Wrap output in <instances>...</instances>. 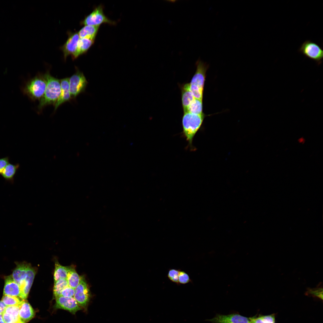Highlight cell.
Here are the masks:
<instances>
[{"instance_id":"6da1fadb","label":"cell","mask_w":323,"mask_h":323,"mask_svg":"<svg viewBox=\"0 0 323 323\" xmlns=\"http://www.w3.org/2000/svg\"><path fill=\"white\" fill-rule=\"evenodd\" d=\"M44 74L47 84L44 94L39 100L38 109L39 112L48 105L54 106L61 92L60 80L52 76L49 71Z\"/></svg>"},{"instance_id":"7a4b0ae2","label":"cell","mask_w":323,"mask_h":323,"mask_svg":"<svg viewBox=\"0 0 323 323\" xmlns=\"http://www.w3.org/2000/svg\"><path fill=\"white\" fill-rule=\"evenodd\" d=\"M204 118L203 113L196 115L188 112L184 113L182 119L183 134L192 148L193 138L200 127Z\"/></svg>"},{"instance_id":"3957f363","label":"cell","mask_w":323,"mask_h":323,"mask_svg":"<svg viewBox=\"0 0 323 323\" xmlns=\"http://www.w3.org/2000/svg\"><path fill=\"white\" fill-rule=\"evenodd\" d=\"M46 84L44 74L38 73L26 83L22 91L31 100H39L44 94Z\"/></svg>"},{"instance_id":"277c9868","label":"cell","mask_w":323,"mask_h":323,"mask_svg":"<svg viewBox=\"0 0 323 323\" xmlns=\"http://www.w3.org/2000/svg\"><path fill=\"white\" fill-rule=\"evenodd\" d=\"M299 51L305 56L315 61L318 65L322 62L323 50L317 44L310 40H307L301 45Z\"/></svg>"},{"instance_id":"5b68a950","label":"cell","mask_w":323,"mask_h":323,"mask_svg":"<svg viewBox=\"0 0 323 323\" xmlns=\"http://www.w3.org/2000/svg\"><path fill=\"white\" fill-rule=\"evenodd\" d=\"M69 88L71 99H75L85 90L87 81L83 73L78 69L69 78Z\"/></svg>"},{"instance_id":"8992f818","label":"cell","mask_w":323,"mask_h":323,"mask_svg":"<svg viewBox=\"0 0 323 323\" xmlns=\"http://www.w3.org/2000/svg\"><path fill=\"white\" fill-rule=\"evenodd\" d=\"M103 23L114 24L115 23L109 19L104 14L103 7L100 6L96 8L82 21L81 24L85 25L99 26Z\"/></svg>"},{"instance_id":"52a82bcc","label":"cell","mask_w":323,"mask_h":323,"mask_svg":"<svg viewBox=\"0 0 323 323\" xmlns=\"http://www.w3.org/2000/svg\"><path fill=\"white\" fill-rule=\"evenodd\" d=\"M91 297L90 293L84 278L80 277L79 283L75 289L74 298L80 307L86 308Z\"/></svg>"},{"instance_id":"ba28073f","label":"cell","mask_w":323,"mask_h":323,"mask_svg":"<svg viewBox=\"0 0 323 323\" xmlns=\"http://www.w3.org/2000/svg\"><path fill=\"white\" fill-rule=\"evenodd\" d=\"M68 38L65 43L61 47L65 60L67 57L71 55L73 60L77 58V44L79 36L77 32H69Z\"/></svg>"},{"instance_id":"9c48e42d","label":"cell","mask_w":323,"mask_h":323,"mask_svg":"<svg viewBox=\"0 0 323 323\" xmlns=\"http://www.w3.org/2000/svg\"><path fill=\"white\" fill-rule=\"evenodd\" d=\"M196 71L189 84L203 90L206 73L209 65L200 59L196 62Z\"/></svg>"},{"instance_id":"30bf717a","label":"cell","mask_w":323,"mask_h":323,"mask_svg":"<svg viewBox=\"0 0 323 323\" xmlns=\"http://www.w3.org/2000/svg\"><path fill=\"white\" fill-rule=\"evenodd\" d=\"M208 321L213 323H250L249 318L238 314L218 315Z\"/></svg>"},{"instance_id":"8fae6325","label":"cell","mask_w":323,"mask_h":323,"mask_svg":"<svg viewBox=\"0 0 323 323\" xmlns=\"http://www.w3.org/2000/svg\"><path fill=\"white\" fill-rule=\"evenodd\" d=\"M56 299L55 306L57 308L67 310L73 314L81 309L74 297L69 298L60 296Z\"/></svg>"},{"instance_id":"7c38bea8","label":"cell","mask_w":323,"mask_h":323,"mask_svg":"<svg viewBox=\"0 0 323 323\" xmlns=\"http://www.w3.org/2000/svg\"><path fill=\"white\" fill-rule=\"evenodd\" d=\"M35 274L36 272L33 268L29 265L27 269L25 278L19 286L21 292L20 297L21 299L26 300L27 298Z\"/></svg>"},{"instance_id":"4fadbf2b","label":"cell","mask_w":323,"mask_h":323,"mask_svg":"<svg viewBox=\"0 0 323 323\" xmlns=\"http://www.w3.org/2000/svg\"><path fill=\"white\" fill-rule=\"evenodd\" d=\"M69 78L66 77L60 80L61 92L60 95L54 105V112L64 103L69 101L71 99L69 88Z\"/></svg>"},{"instance_id":"5bb4252c","label":"cell","mask_w":323,"mask_h":323,"mask_svg":"<svg viewBox=\"0 0 323 323\" xmlns=\"http://www.w3.org/2000/svg\"><path fill=\"white\" fill-rule=\"evenodd\" d=\"M21 293L20 287L13 280L12 275L4 277L3 295L16 297L20 298Z\"/></svg>"},{"instance_id":"9a60e30c","label":"cell","mask_w":323,"mask_h":323,"mask_svg":"<svg viewBox=\"0 0 323 323\" xmlns=\"http://www.w3.org/2000/svg\"><path fill=\"white\" fill-rule=\"evenodd\" d=\"M19 307V318L23 323L28 322L34 317L35 315L34 310L25 300H22Z\"/></svg>"},{"instance_id":"2e32d148","label":"cell","mask_w":323,"mask_h":323,"mask_svg":"<svg viewBox=\"0 0 323 323\" xmlns=\"http://www.w3.org/2000/svg\"><path fill=\"white\" fill-rule=\"evenodd\" d=\"M16 263V267L11 275L13 280L20 286L25 278L29 264L24 262Z\"/></svg>"},{"instance_id":"e0dca14e","label":"cell","mask_w":323,"mask_h":323,"mask_svg":"<svg viewBox=\"0 0 323 323\" xmlns=\"http://www.w3.org/2000/svg\"><path fill=\"white\" fill-rule=\"evenodd\" d=\"M182 100L184 112L195 98L191 92L189 83H186L181 86Z\"/></svg>"},{"instance_id":"ac0fdd59","label":"cell","mask_w":323,"mask_h":323,"mask_svg":"<svg viewBox=\"0 0 323 323\" xmlns=\"http://www.w3.org/2000/svg\"><path fill=\"white\" fill-rule=\"evenodd\" d=\"M99 26L86 25L78 33L80 38H86L94 40L97 33Z\"/></svg>"},{"instance_id":"d6986e66","label":"cell","mask_w":323,"mask_h":323,"mask_svg":"<svg viewBox=\"0 0 323 323\" xmlns=\"http://www.w3.org/2000/svg\"><path fill=\"white\" fill-rule=\"evenodd\" d=\"M19 167L20 164L18 163L14 164L9 163L4 169L1 175L5 179L12 181Z\"/></svg>"},{"instance_id":"ffe728a7","label":"cell","mask_w":323,"mask_h":323,"mask_svg":"<svg viewBox=\"0 0 323 323\" xmlns=\"http://www.w3.org/2000/svg\"><path fill=\"white\" fill-rule=\"evenodd\" d=\"M66 279L68 286L75 289L79 283L80 277L74 268L71 267H68V273Z\"/></svg>"},{"instance_id":"44dd1931","label":"cell","mask_w":323,"mask_h":323,"mask_svg":"<svg viewBox=\"0 0 323 323\" xmlns=\"http://www.w3.org/2000/svg\"><path fill=\"white\" fill-rule=\"evenodd\" d=\"M94 40L86 38H80L77 44V58L88 50L94 42Z\"/></svg>"},{"instance_id":"7402d4cb","label":"cell","mask_w":323,"mask_h":323,"mask_svg":"<svg viewBox=\"0 0 323 323\" xmlns=\"http://www.w3.org/2000/svg\"><path fill=\"white\" fill-rule=\"evenodd\" d=\"M186 112L196 115L203 114L202 100L195 98L184 113Z\"/></svg>"},{"instance_id":"603a6c76","label":"cell","mask_w":323,"mask_h":323,"mask_svg":"<svg viewBox=\"0 0 323 323\" xmlns=\"http://www.w3.org/2000/svg\"><path fill=\"white\" fill-rule=\"evenodd\" d=\"M68 273V267L62 266L56 262L54 273V282L59 279H66Z\"/></svg>"},{"instance_id":"cb8c5ba5","label":"cell","mask_w":323,"mask_h":323,"mask_svg":"<svg viewBox=\"0 0 323 323\" xmlns=\"http://www.w3.org/2000/svg\"><path fill=\"white\" fill-rule=\"evenodd\" d=\"M53 293L55 298L61 296L62 291L68 286L66 279H59L54 282Z\"/></svg>"},{"instance_id":"d4e9b609","label":"cell","mask_w":323,"mask_h":323,"mask_svg":"<svg viewBox=\"0 0 323 323\" xmlns=\"http://www.w3.org/2000/svg\"><path fill=\"white\" fill-rule=\"evenodd\" d=\"M322 282H320L316 288H308L306 292V294L307 295L317 297L322 300Z\"/></svg>"},{"instance_id":"484cf974","label":"cell","mask_w":323,"mask_h":323,"mask_svg":"<svg viewBox=\"0 0 323 323\" xmlns=\"http://www.w3.org/2000/svg\"><path fill=\"white\" fill-rule=\"evenodd\" d=\"M16 297L3 295L1 301L7 306L19 305L22 300Z\"/></svg>"},{"instance_id":"4316f807","label":"cell","mask_w":323,"mask_h":323,"mask_svg":"<svg viewBox=\"0 0 323 323\" xmlns=\"http://www.w3.org/2000/svg\"><path fill=\"white\" fill-rule=\"evenodd\" d=\"M180 269H170L168 270L167 277L172 282L177 285H180L178 281L179 274Z\"/></svg>"},{"instance_id":"83f0119b","label":"cell","mask_w":323,"mask_h":323,"mask_svg":"<svg viewBox=\"0 0 323 323\" xmlns=\"http://www.w3.org/2000/svg\"><path fill=\"white\" fill-rule=\"evenodd\" d=\"M19 305L7 306L4 311L6 313L17 318H19Z\"/></svg>"},{"instance_id":"f1b7e54d","label":"cell","mask_w":323,"mask_h":323,"mask_svg":"<svg viewBox=\"0 0 323 323\" xmlns=\"http://www.w3.org/2000/svg\"><path fill=\"white\" fill-rule=\"evenodd\" d=\"M189 85L190 90L195 99L202 100L203 90L192 85Z\"/></svg>"},{"instance_id":"f546056e","label":"cell","mask_w":323,"mask_h":323,"mask_svg":"<svg viewBox=\"0 0 323 323\" xmlns=\"http://www.w3.org/2000/svg\"><path fill=\"white\" fill-rule=\"evenodd\" d=\"M178 281L180 284H186L192 282L189 275L185 272L180 269L179 274Z\"/></svg>"},{"instance_id":"4dcf8cb0","label":"cell","mask_w":323,"mask_h":323,"mask_svg":"<svg viewBox=\"0 0 323 323\" xmlns=\"http://www.w3.org/2000/svg\"><path fill=\"white\" fill-rule=\"evenodd\" d=\"M3 319L5 323H14L20 319L19 318L14 317L3 312L2 313Z\"/></svg>"},{"instance_id":"1f68e13d","label":"cell","mask_w":323,"mask_h":323,"mask_svg":"<svg viewBox=\"0 0 323 323\" xmlns=\"http://www.w3.org/2000/svg\"><path fill=\"white\" fill-rule=\"evenodd\" d=\"M74 293L75 289L68 286L62 291L61 296L65 297H74Z\"/></svg>"},{"instance_id":"d6a6232c","label":"cell","mask_w":323,"mask_h":323,"mask_svg":"<svg viewBox=\"0 0 323 323\" xmlns=\"http://www.w3.org/2000/svg\"><path fill=\"white\" fill-rule=\"evenodd\" d=\"M9 163L8 156L0 158V175H1L4 169Z\"/></svg>"},{"instance_id":"836d02e7","label":"cell","mask_w":323,"mask_h":323,"mask_svg":"<svg viewBox=\"0 0 323 323\" xmlns=\"http://www.w3.org/2000/svg\"><path fill=\"white\" fill-rule=\"evenodd\" d=\"M7 306L1 300L0 301V307L4 310Z\"/></svg>"},{"instance_id":"e575fe53","label":"cell","mask_w":323,"mask_h":323,"mask_svg":"<svg viewBox=\"0 0 323 323\" xmlns=\"http://www.w3.org/2000/svg\"><path fill=\"white\" fill-rule=\"evenodd\" d=\"M4 310L0 307V314H2Z\"/></svg>"},{"instance_id":"d590c367","label":"cell","mask_w":323,"mask_h":323,"mask_svg":"<svg viewBox=\"0 0 323 323\" xmlns=\"http://www.w3.org/2000/svg\"><path fill=\"white\" fill-rule=\"evenodd\" d=\"M2 320H3V319L2 315V314H0V321Z\"/></svg>"},{"instance_id":"8d00e7d4","label":"cell","mask_w":323,"mask_h":323,"mask_svg":"<svg viewBox=\"0 0 323 323\" xmlns=\"http://www.w3.org/2000/svg\"><path fill=\"white\" fill-rule=\"evenodd\" d=\"M14 323H23L22 322L20 321V320L19 319V320L17 322H15Z\"/></svg>"},{"instance_id":"74e56055","label":"cell","mask_w":323,"mask_h":323,"mask_svg":"<svg viewBox=\"0 0 323 323\" xmlns=\"http://www.w3.org/2000/svg\"><path fill=\"white\" fill-rule=\"evenodd\" d=\"M250 323H253V322H252V321H251V322H250Z\"/></svg>"}]
</instances>
